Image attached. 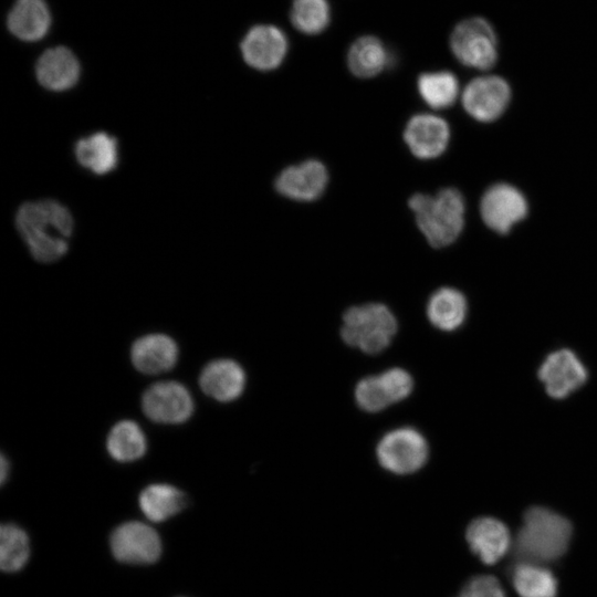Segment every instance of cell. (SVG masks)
I'll return each instance as SVG.
<instances>
[{"instance_id": "603a6c76", "label": "cell", "mask_w": 597, "mask_h": 597, "mask_svg": "<svg viewBox=\"0 0 597 597\" xmlns=\"http://www.w3.org/2000/svg\"><path fill=\"white\" fill-rule=\"evenodd\" d=\"M186 494L170 484L156 483L145 488L139 494V507L153 522H164L187 506Z\"/></svg>"}, {"instance_id": "f1b7e54d", "label": "cell", "mask_w": 597, "mask_h": 597, "mask_svg": "<svg viewBox=\"0 0 597 597\" xmlns=\"http://www.w3.org/2000/svg\"><path fill=\"white\" fill-rule=\"evenodd\" d=\"M290 17L300 32L317 34L329 22V6L327 0H293Z\"/></svg>"}, {"instance_id": "ba28073f", "label": "cell", "mask_w": 597, "mask_h": 597, "mask_svg": "<svg viewBox=\"0 0 597 597\" xmlns=\"http://www.w3.org/2000/svg\"><path fill=\"white\" fill-rule=\"evenodd\" d=\"M412 387L411 376L405 369L396 367L380 375L363 378L355 388V399L363 410L377 412L407 398Z\"/></svg>"}, {"instance_id": "f546056e", "label": "cell", "mask_w": 597, "mask_h": 597, "mask_svg": "<svg viewBox=\"0 0 597 597\" xmlns=\"http://www.w3.org/2000/svg\"><path fill=\"white\" fill-rule=\"evenodd\" d=\"M457 597H505L498 578L482 575L471 578Z\"/></svg>"}, {"instance_id": "5bb4252c", "label": "cell", "mask_w": 597, "mask_h": 597, "mask_svg": "<svg viewBox=\"0 0 597 597\" xmlns=\"http://www.w3.org/2000/svg\"><path fill=\"white\" fill-rule=\"evenodd\" d=\"M241 53L245 63L259 71L279 67L287 52L285 34L271 24L251 28L241 42Z\"/></svg>"}, {"instance_id": "5b68a950", "label": "cell", "mask_w": 597, "mask_h": 597, "mask_svg": "<svg viewBox=\"0 0 597 597\" xmlns=\"http://www.w3.org/2000/svg\"><path fill=\"white\" fill-rule=\"evenodd\" d=\"M450 48L465 66L489 70L498 59V38L484 18L472 17L460 21L451 32Z\"/></svg>"}, {"instance_id": "30bf717a", "label": "cell", "mask_w": 597, "mask_h": 597, "mask_svg": "<svg viewBox=\"0 0 597 597\" xmlns=\"http://www.w3.org/2000/svg\"><path fill=\"white\" fill-rule=\"evenodd\" d=\"M461 100L471 117L480 122H492L506 109L511 100V88L501 76L483 75L467 84Z\"/></svg>"}, {"instance_id": "ac0fdd59", "label": "cell", "mask_w": 597, "mask_h": 597, "mask_svg": "<svg viewBox=\"0 0 597 597\" xmlns=\"http://www.w3.org/2000/svg\"><path fill=\"white\" fill-rule=\"evenodd\" d=\"M199 384L208 396L218 401L228 402L242 394L245 386V374L234 360L217 359L202 369Z\"/></svg>"}, {"instance_id": "3957f363", "label": "cell", "mask_w": 597, "mask_h": 597, "mask_svg": "<svg viewBox=\"0 0 597 597\" xmlns=\"http://www.w3.org/2000/svg\"><path fill=\"white\" fill-rule=\"evenodd\" d=\"M408 206L419 230L433 248L450 245L463 229L465 202L455 188H443L434 196L415 193Z\"/></svg>"}, {"instance_id": "44dd1931", "label": "cell", "mask_w": 597, "mask_h": 597, "mask_svg": "<svg viewBox=\"0 0 597 597\" xmlns=\"http://www.w3.org/2000/svg\"><path fill=\"white\" fill-rule=\"evenodd\" d=\"M468 303L457 289L440 287L429 298L427 316L437 328L451 332L459 328L465 320Z\"/></svg>"}, {"instance_id": "ffe728a7", "label": "cell", "mask_w": 597, "mask_h": 597, "mask_svg": "<svg viewBox=\"0 0 597 597\" xmlns=\"http://www.w3.org/2000/svg\"><path fill=\"white\" fill-rule=\"evenodd\" d=\"M51 15L44 0H17L8 15L9 31L23 41H38L49 31Z\"/></svg>"}, {"instance_id": "277c9868", "label": "cell", "mask_w": 597, "mask_h": 597, "mask_svg": "<svg viewBox=\"0 0 597 597\" xmlns=\"http://www.w3.org/2000/svg\"><path fill=\"white\" fill-rule=\"evenodd\" d=\"M397 332V321L390 310L380 303L348 308L343 316V341L367 354L386 349Z\"/></svg>"}, {"instance_id": "9a60e30c", "label": "cell", "mask_w": 597, "mask_h": 597, "mask_svg": "<svg viewBox=\"0 0 597 597\" xmlns=\"http://www.w3.org/2000/svg\"><path fill=\"white\" fill-rule=\"evenodd\" d=\"M404 140L415 157L433 159L447 149L450 142V127L440 116L417 114L408 121L404 130Z\"/></svg>"}, {"instance_id": "9c48e42d", "label": "cell", "mask_w": 597, "mask_h": 597, "mask_svg": "<svg viewBox=\"0 0 597 597\" xmlns=\"http://www.w3.org/2000/svg\"><path fill=\"white\" fill-rule=\"evenodd\" d=\"M528 206L524 195L514 186L499 182L485 190L480 202L484 223L499 233H507L525 218Z\"/></svg>"}, {"instance_id": "7c38bea8", "label": "cell", "mask_w": 597, "mask_h": 597, "mask_svg": "<svg viewBox=\"0 0 597 597\" xmlns=\"http://www.w3.org/2000/svg\"><path fill=\"white\" fill-rule=\"evenodd\" d=\"M145 415L160 423H180L193 411V401L189 391L175 381L157 383L149 387L142 401Z\"/></svg>"}, {"instance_id": "52a82bcc", "label": "cell", "mask_w": 597, "mask_h": 597, "mask_svg": "<svg viewBox=\"0 0 597 597\" xmlns=\"http://www.w3.org/2000/svg\"><path fill=\"white\" fill-rule=\"evenodd\" d=\"M109 545L113 556L126 564H153L161 554L158 533L151 526L138 521L118 525L111 534Z\"/></svg>"}, {"instance_id": "484cf974", "label": "cell", "mask_w": 597, "mask_h": 597, "mask_svg": "<svg viewBox=\"0 0 597 597\" xmlns=\"http://www.w3.org/2000/svg\"><path fill=\"white\" fill-rule=\"evenodd\" d=\"M417 90L423 102L434 109L450 107L459 96V82L449 71L426 72L417 80Z\"/></svg>"}, {"instance_id": "7a4b0ae2", "label": "cell", "mask_w": 597, "mask_h": 597, "mask_svg": "<svg viewBox=\"0 0 597 597\" xmlns=\"http://www.w3.org/2000/svg\"><path fill=\"white\" fill-rule=\"evenodd\" d=\"M572 537L570 522L542 506L530 507L513 542L517 562L545 565L562 557Z\"/></svg>"}, {"instance_id": "2e32d148", "label": "cell", "mask_w": 597, "mask_h": 597, "mask_svg": "<svg viewBox=\"0 0 597 597\" xmlns=\"http://www.w3.org/2000/svg\"><path fill=\"white\" fill-rule=\"evenodd\" d=\"M465 537L471 551L486 565L498 563L512 545L507 526L489 516L473 520L467 528Z\"/></svg>"}, {"instance_id": "d4e9b609", "label": "cell", "mask_w": 597, "mask_h": 597, "mask_svg": "<svg viewBox=\"0 0 597 597\" xmlns=\"http://www.w3.org/2000/svg\"><path fill=\"white\" fill-rule=\"evenodd\" d=\"M511 579L520 597H556V577L542 564L517 562L512 568Z\"/></svg>"}, {"instance_id": "83f0119b", "label": "cell", "mask_w": 597, "mask_h": 597, "mask_svg": "<svg viewBox=\"0 0 597 597\" xmlns=\"http://www.w3.org/2000/svg\"><path fill=\"white\" fill-rule=\"evenodd\" d=\"M30 547L27 533L18 525L6 523L0 528V566L6 573H14L24 567Z\"/></svg>"}, {"instance_id": "4fadbf2b", "label": "cell", "mask_w": 597, "mask_h": 597, "mask_svg": "<svg viewBox=\"0 0 597 597\" xmlns=\"http://www.w3.org/2000/svg\"><path fill=\"white\" fill-rule=\"evenodd\" d=\"M327 182L328 172L324 164L307 159L283 169L275 178L274 187L285 198L308 202L323 195Z\"/></svg>"}, {"instance_id": "6da1fadb", "label": "cell", "mask_w": 597, "mask_h": 597, "mask_svg": "<svg viewBox=\"0 0 597 597\" xmlns=\"http://www.w3.org/2000/svg\"><path fill=\"white\" fill-rule=\"evenodd\" d=\"M15 224L36 261L54 262L66 253L73 218L62 203L49 199L27 202L19 208Z\"/></svg>"}, {"instance_id": "d6986e66", "label": "cell", "mask_w": 597, "mask_h": 597, "mask_svg": "<svg viewBox=\"0 0 597 597\" xmlns=\"http://www.w3.org/2000/svg\"><path fill=\"white\" fill-rule=\"evenodd\" d=\"M130 356L134 366L140 373L160 374L175 366L178 347L174 339L165 334H149L134 343Z\"/></svg>"}, {"instance_id": "cb8c5ba5", "label": "cell", "mask_w": 597, "mask_h": 597, "mask_svg": "<svg viewBox=\"0 0 597 597\" xmlns=\"http://www.w3.org/2000/svg\"><path fill=\"white\" fill-rule=\"evenodd\" d=\"M389 53L376 36L358 38L347 52V66L352 74L360 78L378 75L389 64Z\"/></svg>"}, {"instance_id": "e0dca14e", "label": "cell", "mask_w": 597, "mask_h": 597, "mask_svg": "<svg viewBox=\"0 0 597 597\" xmlns=\"http://www.w3.org/2000/svg\"><path fill=\"white\" fill-rule=\"evenodd\" d=\"M36 77L50 91H66L78 81L80 63L67 48H52L38 60Z\"/></svg>"}, {"instance_id": "7402d4cb", "label": "cell", "mask_w": 597, "mask_h": 597, "mask_svg": "<svg viewBox=\"0 0 597 597\" xmlns=\"http://www.w3.org/2000/svg\"><path fill=\"white\" fill-rule=\"evenodd\" d=\"M75 156L83 167L94 174L105 175L117 165V142L106 133H95L76 143Z\"/></svg>"}, {"instance_id": "8fae6325", "label": "cell", "mask_w": 597, "mask_h": 597, "mask_svg": "<svg viewBox=\"0 0 597 597\" xmlns=\"http://www.w3.org/2000/svg\"><path fill=\"white\" fill-rule=\"evenodd\" d=\"M588 373L577 355L567 348L552 352L538 368V378L547 395L563 399L580 388Z\"/></svg>"}, {"instance_id": "4dcf8cb0", "label": "cell", "mask_w": 597, "mask_h": 597, "mask_svg": "<svg viewBox=\"0 0 597 597\" xmlns=\"http://www.w3.org/2000/svg\"><path fill=\"white\" fill-rule=\"evenodd\" d=\"M8 472H9V463L7 459L4 458V455L2 454L1 455V483L6 482Z\"/></svg>"}, {"instance_id": "4316f807", "label": "cell", "mask_w": 597, "mask_h": 597, "mask_svg": "<svg viewBox=\"0 0 597 597\" xmlns=\"http://www.w3.org/2000/svg\"><path fill=\"white\" fill-rule=\"evenodd\" d=\"M107 450L116 461H135L144 455L146 439L136 422L123 420L111 430L107 438Z\"/></svg>"}, {"instance_id": "8992f818", "label": "cell", "mask_w": 597, "mask_h": 597, "mask_svg": "<svg viewBox=\"0 0 597 597\" xmlns=\"http://www.w3.org/2000/svg\"><path fill=\"white\" fill-rule=\"evenodd\" d=\"M379 464L396 474L418 471L427 461L428 444L416 429L404 427L387 432L377 444Z\"/></svg>"}]
</instances>
